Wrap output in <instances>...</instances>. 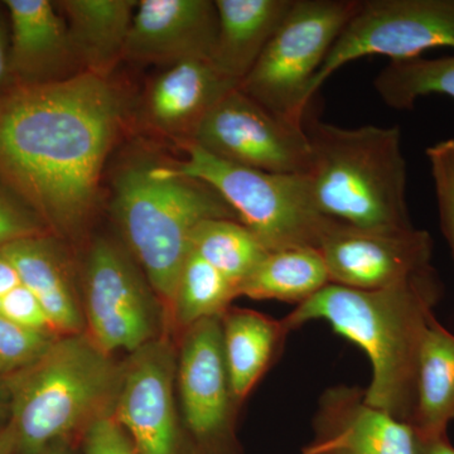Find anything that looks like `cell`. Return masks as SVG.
Instances as JSON below:
<instances>
[{"instance_id": "cell-1", "label": "cell", "mask_w": 454, "mask_h": 454, "mask_svg": "<svg viewBox=\"0 0 454 454\" xmlns=\"http://www.w3.org/2000/svg\"><path fill=\"white\" fill-rule=\"evenodd\" d=\"M125 100L109 79L80 73L0 94V182L49 231L73 238L89 223Z\"/></svg>"}, {"instance_id": "cell-2", "label": "cell", "mask_w": 454, "mask_h": 454, "mask_svg": "<svg viewBox=\"0 0 454 454\" xmlns=\"http://www.w3.org/2000/svg\"><path fill=\"white\" fill-rule=\"evenodd\" d=\"M442 293L443 286L433 265L375 291L330 283L282 321L289 333L307 322L325 321L334 333L357 345L372 364L367 403L411 424L420 348Z\"/></svg>"}, {"instance_id": "cell-3", "label": "cell", "mask_w": 454, "mask_h": 454, "mask_svg": "<svg viewBox=\"0 0 454 454\" xmlns=\"http://www.w3.org/2000/svg\"><path fill=\"white\" fill-rule=\"evenodd\" d=\"M313 207L325 219L367 230L413 227L399 127L342 128L307 116Z\"/></svg>"}, {"instance_id": "cell-4", "label": "cell", "mask_w": 454, "mask_h": 454, "mask_svg": "<svg viewBox=\"0 0 454 454\" xmlns=\"http://www.w3.org/2000/svg\"><path fill=\"white\" fill-rule=\"evenodd\" d=\"M121 367L82 333L57 337L35 363L4 378L17 452L41 454L113 414Z\"/></svg>"}, {"instance_id": "cell-5", "label": "cell", "mask_w": 454, "mask_h": 454, "mask_svg": "<svg viewBox=\"0 0 454 454\" xmlns=\"http://www.w3.org/2000/svg\"><path fill=\"white\" fill-rule=\"evenodd\" d=\"M113 214L164 309H170L191 238L202 221L236 220L211 187L186 177L172 164L138 160L114 181Z\"/></svg>"}, {"instance_id": "cell-6", "label": "cell", "mask_w": 454, "mask_h": 454, "mask_svg": "<svg viewBox=\"0 0 454 454\" xmlns=\"http://www.w3.org/2000/svg\"><path fill=\"white\" fill-rule=\"evenodd\" d=\"M184 146L186 158L172 163L173 168L211 187L269 252L291 247L319 250L336 223L313 207L306 175L247 168L220 160L195 145Z\"/></svg>"}, {"instance_id": "cell-7", "label": "cell", "mask_w": 454, "mask_h": 454, "mask_svg": "<svg viewBox=\"0 0 454 454\" xmlns=\"http://www.w3.org/2000/svg\"><path fill=\"white\" fill-rule=\"evenodd\" d=\"M358 7L357 0H294L239 88L269 112L303 127L312 83Z\"/></svg>"}, {"instance_id": "cell-8", "label": "cell", "mask_w": 454, "mask_h": 454, "mask_svg": "<svg viewBox=\"0 0 454 454\" xmlns=\"http://www.w3.org/2000/svg\"><path fill=\"white\" fill-rule=\"evenodd\" d=\"M454 50V0H365L334 42L310 89L312 98L340 67L367 56L391 61Z\"/></svg>"}, {"instance_id": "cell-9", "label": "cell", "mask_w": 454, "mask_h": 454, "mask_svg": "<svg viewBox=\"0 0 454 454\" xmlns=\"http://www.w3.org/2000/svg\"><path fill=\"white\" fill-rule=\"evenodd\" d=\"M153 289L112 241L98 239L90 249L83 273L82 310L86 333L106 352L133 354L160 333Z\"/></svg>"}, {"instance_id": "cell-10", "label": "cell", "mask_w": 454, "mask_h": 454, "mask_svg": "<svg viewBox=\"0 0 454 454\" xmlns=\"http://www.w3.org/2000/svg\"><path fill=\"white\" fill-rule=\"evenodd\" d=\"M188 145L226 162L278 175H307L312 163L303 127L269 112L240 88L212 107Z\"/></svg>"}, {"instance_id": "cell-11", "label": "cell", "mask_w": 454, "mask_h": 454, "mask_svg": "<svg viewBox=\"0 0 454 454\" xmlns=\"http://www.w3.org/2000/svg\"><path fill=\"white\" fill-rule=\"evenodd\" d=\"M220 318L203 319L186 328L177 351L179 411L196 454H235L239 404L227 372Z\"/></svg>"}, {"instance_id": "cell-12", "label": "cell", "mask_w": 454, "mask_h": 454, "mask_svg": "<svg viewBox=\"0 0 454 454\" xmlns=\"http://www.w3.org/2000/svg\"><path fill=\"white\" fill-rule=\"evenodd\" d=\"M177 351L160 336L122 363L116 422L138 454H186L176 391Z\"/></svg>"}, {"instance_id": "cell-13", "label": "cell", "mask_w": 454, "mask_h": 454, "mask_svg": "<svg viewBox=\"0 0 454 454\" xmlns=\"http://www.w3.org/2000/svg\"><path fill=\"white\" fill-rule=\"evenodd\" d=\"M331 283L375 291L432 267L433 239L426 230L357 229L336 223L319 247Z\"/></svg>"}, {"instance_id": "cell-14", "label": "cell", "mask_w": 454, "mask_h": 454, "mask_svg": "<svg viewBox=\"0 0 454 454\" xmlns=\"http://www.w3.org/2000/svg\"><path fill=\"white\" fill-rule=\"evenodd\" d=\"M300 454H417L409 423L369 404L357 387H330L322 394L312 439Z\"/></svg>"}, {"instance_id": "cell-15", "label": "cell", "mask_w": 454, "mask_h": 454, "mask_svg": "<svg viewBox=\"0 0 454 454\" xmlns=\"http://www.w3.org/2000/svg\"><path fill=\"white\" fill-rule=\"evenodd\" d=\"M217 37V11L210 0L138 2L124 59L176 65L210 59Z\"/></svg>"}, {"instance_id": "cell-16", "label": "cell", "mask_w": 454, "mask_h": 454, "mask_svg": "<svg viewBox=\"0 0 454 454\" xmlns=\"http://www.w3.org/2000/svg\"><path fill=\"white\" fill-rule=\"evenodd\" d=\"M11 88L62 82L80 74L65 18L49 0H7ZM82 68V66H80Z\"/></svg>"}, {"instance_id": "cell-17", "label": "cell", "mask_w": 454, "mask_h": 454, "mask_svg": "<svg viewBox=\"0 0 454 454\" xmlns=\"http://www.w3.org/2000/svg\"><path fill=\"white\" fill-rule=\"evenodd\" d=\"M239 88L210 59H190L169 66L149 86L143 115L151 128L191 143L212 107Z\"/></svg>"}, {"instance_id": "cell-18", "label": "cell", "mask_w": 454, "mask_h": 454, "mask_svg": "<svg viewBox=\"0 0 454 454\" xmlns=\"http://www.w3.org/2000/svg\"><path fill=\"white\" fill-rule=\"evenodd\" d=\"M20 274V282L35 295L59 336L86 333L67 262L50 235L25 239L3 247Z\"/></svg>"}, {"instance_id": "cell-19", "label": "cell", "mask_w": 454, "mask_h": 454, "mask_svg": "<svg viewBox=\"0 0 454 454\" xmlns=\"http://www.w3.org/2000/svg\"><path fill=\"white\" fill-rule=\"evenodd\" d=\"M294 0H216L217 37L211 62L240 86Z\"/></svg>"}, {"instance_id": "cell-20", "label": "cell", "mask_w": 454, "mask_h": 454, "mask_svg": "<svg viewBox=\"0 0 454 454\" xmlns=\"http://www.w3.org/2000/svg\"><path fill=\"white\" fill-rule=\"evenodd\" d=\"M82 73L109 79L124 59L125 44L138 2L134 0H65L57 3Z\"/></svg>"}, {"instance_id": "cell-21", "label": "cell", "mask_w": 454, "mask_h": 454, "mask_svg": "<svg viewBox=\"0 0 454 454\" xmlns=\"http://www.w3.org/2000/svg\"><path fill=\"white\" fill-rule=\"evenodd\" d=\"M220 319L227 372L241 405L279 356L291 333L282 319L252 309L230 307Z\"/></svg>"}, {"instance_id": "cell-22", "label": "cell", "mask_w": 454, "mask_h": 454, "mask_svg": "<svg viewBox=\"0 0 454 454\" xmlns=\"http://www.w3.org/2000/svg\"><path fill=\"white\" fill-rule=\"evenodd\" d=\"M454 420V334L429 319L420 348L413 427L418 437L447 434Z\"/></svg>"}, {"instance_id": "cell-23", "label": "cell", "mask_w": 454, "mask_h": 454, "mask_svg": "<svg viewBox=\"0 0 454 454\" xmlns=\"http://www.w3.org/2000/svg\"><path fill=\"white\" fill-rule=\"evenodd\" d=\"M330 283L318 249L291 247L269 252L240 286L239 294L256 301H279L300 306Z\"/></svg>"}, {"instance_id": "cell-24", "label": "cell", "mask_w": 454, "mask_h": 454, "mask_svg": "<svg viewBox=\"0 0 454 454\" xmlns=\"http://www.w3.org/2000/svg\"><path fill=\"white\" fill-rule=\"evenodd\" d=\"M191 250L234 283L239 291L269 253L249 229L231 219L202 221L191 238Z\"/></svg>"}, {"instance_id": "cell-25", "label": "cell", "mask_w": 454, "mask_h": 454, "mask_svg": "<svg viewBox=\"0 0 454 454\" xmlns=\"http://www.w3.org/2000/svg\"><path fill=\"white\" fill-rule=\"evenodd\" d=\"M238 297V286L191 250L179 273L169 313L184 333L197 322L223 316Z\"/></svg>"}, {"instance_id": "cell-26", "label": "cell", "mask_w": 454, "mask_h": 454, "mask_svg": "<svg viewBox=\"0 0 454 454\" xmlns=\"http://www.w3.org/2000/svg\"><path fill=\"white\" fill-rule=\"evenodd\" d=\"M373 88L391 109L411 110L420 98L441 95L454 100V55L390 61Z\"/></svg>"}, {"instance_id": "cell-27", "label": "cell", "mask_w": 454, "mask_h": 454, "mask_svg": "<svg viewBox=\"0 0 454 454\" xmlns=\"http://www.w3.org/2000/svg\"><path fill=\"white\" fill-rule=\"evenodd\" d=\"M59 334L20 327L0 316V378H8L38 360Z\"/></svg>"}, {"instance_id": "cell-28", "label": "cell", "mask_w": 454, "mask_h": 454, "mask_svg": "<svg viewBox=\"0 0 454 454\" xmlns=\"http://www.w3.org/2000/svg\"><path fill=\"white\" fill-rule=\"evenodd\" d=\"M426 154L434 187L439 225L454 262V139L430 145Z\"/></svg>"}, {"instance_id": "cell-29", "label": "cell", "mask_w": 454, "mask_h": 454, "mask_svg": "<svg viewBox=\"0 0 454 454\" xmlns=\"http://www.w3.org/2000/svg\"><path fill=\"white\" fill-rule=\"evenodd\" d=\"M42 235H50V231L40 217L0 182V249Z\"/></svg>"}, {"instance_id": "cell-30", "label": "cell", "mask_w": 454, "mask_h": 454, "mask_svg": "<svg viewBox=\"0 0 454 454\" xmlns=\"http://www.w3.org/2000/svg\"><path fill=\"white\" fill-rule=\"evenodd\" d=\"M0 316L28 330L57 334L40 301L22 283L0 300Z\"/></svg>"}, {"instance_id": "cell-31", "label": "cell", "mask_w": 454, "mask_h": 454, "mask_svg": "<svg viewBox=\"0 0 454 454\" xmlns=\"http://www.w3.org/2000/svg\"><path fill=\"white\" fill-rule=\"evenodd\" d=\"M83 454H138L113 414L90 424L82 434Z\"/></svg>"}, {"instance_id": "cell-32", "label": "cell", "mask_w": 454, "mask_h": 454, "mask_svg": "<svg viewBox=\"0 0 454 454\" xmlns=\"http://www.w3.org/2000/svg\"><path fill=\"white\" fill-rule=\"evenodd\" d=\"M20 278L16 267L5 253L0 249V300L20 286Z\"/></svg>"}, {"instance_id": "cell-33", "label": "cell", "mask_w": 454, "mask_h": 454, "mask_svg": "<svg viewBox=\"0 0 454 454\" xmlns=\"http://www.w3.org/2000/svg\"><path fill=\"white\" fill-rule=\"evenodd\" d=\"M417 454H454L448 434L438 437H418Z\"/></svg>"}, {"instance_id": "cell-34", "label": "cell", "mask_w": 454, "mask_h": 454, "mask_svg": "<svg viewBox=\"0 0 454 454\" xmlns=\"http://www.w3.org/2000/svg\"><path fill=\"white\" fill-rule=\"evenodd\" d=\"M9 88H11V82H9L8 50L5 47L2 27H0V94Z\"/></svg>"}, {"instance_id": "cell-35", "label": "cell", "mask_w": 454, "mask_h": 454, "mask_svg": "<svg viewBox=\"0 0 454 454\" xmlns=\"http://www.w3.org/2000/svg\"><path fill=\"white\" fill-rule=\"evenodd\" d=\"M17 452L16 437L11 424L0 422V454H13Z\"/></svg>"}, {"instance_id": "cell-36", "label": "cell", "mask_w": 454, "mask_h": 454, "mask_svg": "<svg viewBox=\"0 0 454 454\" xmlns=\"http://www.w3.org/2000/svg\"><path fill=\"white\" fill-rule=\"evenodd\" d=\"M4 405L8 406V393L5 387L4 379L0 378V413H2Z\"/></svg>"}, {"instance_id": "cell-37", "label": "cell", "mask_w": 454, "mask_h": 454, "mask_svg": "<svg viewBox=\"0 0 454 454\" xmlns=\"http://www.w3.org/2000/svg\"><path fill=\"white\" fill-rule=\"evenodd\" d=\"M41 454H70V452H68L64 443H57L53 444L52 447L47 448V450Z\"/></svg>"}]
</instances>
